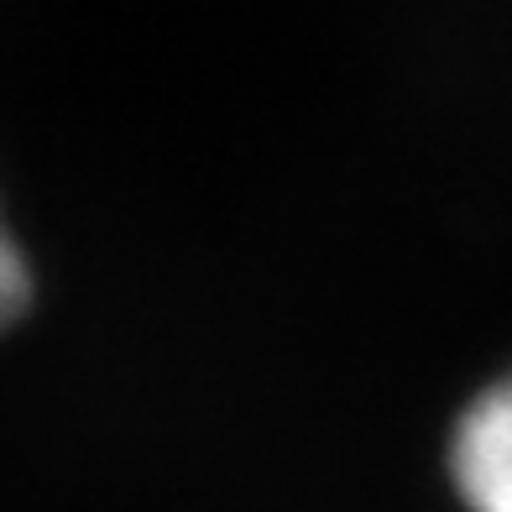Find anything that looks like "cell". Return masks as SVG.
I'll return each mask as SVG.
<instances>
[{
    "label": "cell",
    "mask_w": 512,
    "mask_h": 512,
    "mask_svg": "<svg viewBox=\"0 0 512 512\" xmlns=\"http://www.w3.org/2000/svg\"><path fill=\"white\" fill-rule=\"evenodd\" d=\"M32 304H37V267L6 209V194H0V335L16 330L32 314Z\"/></svg>",
    "instance_id": "7a4b0ae2"
},
{
    "label": "cell",
    "mask_w": 512,
    "mask_h": 512,
    "mask_svg": "<svg viewBox=\"0 0 512 512\" xmlns=\"http://www.w3.org/2000/svg\"><path fill=\"white\" fill-rule=\"evenodd\" d=\"M445 471L465 512H512V366L455 413Z\"/></svg>",
    "instance_id": "6da1fadb"
}]
</instances>
